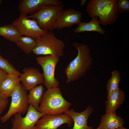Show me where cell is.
<instances>
[{
  "mask_svg": "<svg viewBox=\"0 0 129 129\" xmlns=\"http://www.w3.org/2000/svg\"><path fill=\"white\" fill-rule=\"evenodd\" d=\"M72 45L77 49L78 54L64 70L67 84L76 81L84 75L90 69L93 61L88 45L76 42L73 43Z\"/></svg>",
  "mask_w": 129,
  "mask_h": 129,
  "instance_id": "cell-1",
  "label": "cell"
},
{
  "mask_svg": "<svg viewBox=\"0 0 129 129\" xmlns=\"http://www.w3.org/2000/svg\"><path fill=\"white\" fill-rule=\"evenodd\" d=\"M86 11L91 18L99 16L100 24L104 25L114 23L119 18L116 0H90Z\"/></svg>",
  "mask_w": 129,
  "mask_h": 129,
  "instance_id": "cell-2",
  "label": "cell"
},
{
  "mask_svg": "<svg viewBox=\"0 0 129 129\" xmlns=\"http://www.w3.org/2000/svg\"><path fill=\"white\" fill-rule=\"evenodd\" d=\"M38 111L50 115H58L69 109L71 103L66 100L59 87L48 89L44 93Z\"/></svg>",
  "mask_w": 129,
  "mask_h": 129,
  "instance_id": "cell-3",
  "label": "cell"
},
{
  "mask_svg": "<svg viewBox=\"0 0 129 129\" xmlns=\"http://www.w3.org/2000/svg\"><path fill=\"white\" fill-rule=\"evenodd\" d=\"M36 40V45L32 52L35 54L54 55L59 57L63 56L65 43L56 37L52 31L47 32Z\"/></svg>",
  "mask_w": 129,
  "mask_h": 129,
  "instance_id": "cell-4",
  "label": "cell"
},
{
  "mask_svg": "<svg viewBox=\"0 0 129 129\" xmlns=\"http://www.w3.org/2000/svg\"><path fill=\"white\" fill-rule=\"evenodd\" d=\"M64 5H49L44 6L35 13L28 16L35 19L40 28L47 31L54 29V25L64 11Z\"/></svg>",
  "mask_w": 129,
  "mask_h": 129,
  "instance_id": "cell-5",
  "label": "cell"
},
{
  "mask_svg": "<svg viewBox=\"0 0 129 129\" xmlns=\"http://www.w3.org/2000/svg\"><path fill=\"white\" fill-rule=\"evenodd\" d=\"M26 91L20 83L11 96V102L7 112L0 117L1 123H6L16 113L22 114L27 112L29 105Z\"/></svg>",
  "mask_w": 129,
  "mask_h": 129,
  "instance_id": "cell-6",
  "label": "cell"
},
{
  "mask_svg": "<svg viewBox=\"0 0 129 129\" xmlns=\"http://www.w3.org/2000/svg\"><path fill=\"white\" fill-rule=\"evenodd\" d=\"M59 58L54 55H47L38 56L36 59L37 63L43 69L44 84L47 89L59 87V83L55 77V73Z\"/></svg>",
  "mask_w": 129,
  "mask_h": 129,
  "instance_id": "cell-7",
  "label": "cell"
},
{
  "mask_svg": "<svg viewBox=\"0 0 129 129\" xmlns=\"http://www.w3.org/2000/svg\"><path fill=\"white\" fill-rule=\"evenodd\" d=\"M27 15L20 14L18 18L12 24L19 31L21 35L26 36L37 40L42 37L47 32L41 29L34 19H30Z\"/></svg>",
  "mask_w": 129,
  "mask_h": 129,
  "instance_id": "cell-8",
  "label": "cell"
},
{
  "mask_svg": "<svg viewBox=\"0 0 129 129\" xmlns=\"http://www.w3.org/2000/svg\"><path fill=\"white\" fill-rule=\"evenodd\" d=\"M45 114L29 105L24 117H22L20 113L14 115V118L11 119L12 126L11 129H34L38 120Z\"/></svg>",
  "mask_w": 129,
  "mask_h": 129,
  "instance_id": "cell-9",
  "label": "cell"
},
{
  "mask_svg": "<svg viewBox=\"0 0 129 129\" xmlns=\"http://www.w3.org/2000/svg\"><path fill=\"white\" fill-rule=\"evenodd\" d=\"M37 122L34 129H57L64 124L71 127L73 122L72 118L64 113L56 115L45 114Z\"/></svg>",
  "mask_w": 129,
  "mask_h": 129,
  "instance_id": "cell-10",
  "label": "cell"
},
{
  "mask_svg": "<svg viewBox=\"0 0 129 129\" xmlns=\"http://www.w3.org/2000/svg\"><path fill=\"white\" fill-rule=\"evenodd\" d=\"M23 71L19 77L21 84L26 91H30L38 84H44L43 75L38 69L26 67Z\"/></svg>",
  "mask_w": 129,
  "mask_h": 129,
  "instance_id": "cell-11",
  "label": "cell"
},
{
  "mask_svg": "<svg viewBox=\"0 0 129 129\" xmlns=\"http://www.w3.org/2000/svg\"><path fill=\"white\" fill-rule=\"evenodd\" d=\"M20 2L18 9L20 13L26 15H33L46 5L62 4V2L59 0H22Z\"/></svg>",
  "mask_w": 129,
  "mask_h": 129,
  "instance_id": "cell-12",
  "label": "cell"
},
{
  "mask_svg": "<svg viewBox=\"0 0 129 129\" xmlns=\"http://www.w3.org/2000/svg\"><path fill=\"white\" fill-rule=\"evenodd\" d=\"M82 14L80 11L72 8L64 10L57 19L54 29H60L64 28H69L81 22Z\"/></svg>",
  "mask_w": 129,
  "mask_h": 129,
  "instance_id": "cell-13",
  "label": "cell"
},
{
  "mask_svg": "<svg viewBox=\"0 0 129 129\" xmlns=\"http://www.w3.org/2000/svg\"><path fill=\"white\" fill-rule=\"evenodd\" d=\"M94 109L91 105H88L86 109L81 112L74 111L73 109H69L64 113L70 116L72 118L74 124L70 129H93L92 126L87 125L89 116L93 113Z\"/></svg>",
  "mask_w": 129,
  "mask_h": 129,
  "instance_id": "cell-14",
  "label": "cell"
},
{
  "mask_svg": "<svg viewBox=\"0 0 129 129\" xmlns=\"http://www.w3.org/2000/svg\"><path fill=\"white\" fill-rule=\"evenodd\" d=\"M124 124V119L117 116L116 112L106 113L102 115L98 127L93 129H115L123 126Z\"/></svg>",
  "mask_w": 129,
  "mask_h": 129,
  "instance_id": "cell-15",
  "label": "cell"
},
{
  "mask_svg": "<svg viewBox=\"0 0 129 129\" xmlns=\"http://www.w3.org/2000/svg\"><path fill=\"white\" fill-rule=\"evenodd\" d=\"M125 98V93L118 87L105 102L106 113L116 112V110L123 103Z\"/></svg>",
  "mask_w": 129,
  "mask_h": 129,
  "instance_id": "cell-16",
  "label": "cell"
},
{
  "mask_svg": "<svg viewBox=\"0 0 129 129\" xmlns=\"http://www.w3.org/2000/svg\"><path fill=\"white\" fill-rule=\"evenodd\" d=\"M19 76L7 74L0 85V92L4 97H11L14 91L20 83Z\"/></svg>",
  "mask_w": 129,
  "mask_h": 129,
  "instance_id": "cell-17",
  "label": "cell"
},
{
  "mask_svg": "<svg viewBox=\"0 0 129 129\" xmlns=\"http://www.w3.org/2000/svg\"><path fill=\"white\" fill-rule=\"evenodd\" d=\"M97 18V17L92 18L91 20L87 22H81L74 29V32L76 33L87 32H97L102 35H104L105 31L100 25Z\"/></svg>",
  "mask_w": 129,
  "mask_h": 129,
  "instance_id": "cell-18",
  "label": "cell"
},
{
  "mask_svg": "<svg viewBox=\"0 0 129 129\" xmlns=\"http://www.w3.org/2000/svg\"><path fill=\"white\" fill-rule=\"evenodd\" d=\"M44 87L42 84L36 86L29 91L27 95L28 103L38 111L39 104L44 93Z\"/></svg>",
  "mask_w": 129,
  "mask_h": 129,
  "instance_id": "cell-19",
  "label": "cell"
},
{
  "mask_svg": "<svg viewBox=\"0 0 129 129\" xmlns=\"http://www.w3.org/2000/svg\"><path fill=\"white\" fill-rule=\"evenodd\" d=\"M15 43L24 53L28 55L32 52L36 45V40L29 36L21 35Z\"/></svg>",
  "mask_w": 129,
  "mask_h": 129,
  "instance_id": "cell-20",
  "label": "cell"
},
{
  "mask_svg": "<svg viewBox=\"0 0 129 129\" xmlns=\"http://www.w3.org/2000/svg\"><path fill=\"white\" fill-rule=\"evenodd\" d=\"M0 36L10 41L15 43L21 35L16 28L11 24L0 26Z\"/></svg>",
  "mask_w": 129,
  "mask_h": 129,
  "instance_id": "cell-21",
  "label": "cell"
},
{
  "mask_svg": "<svg viewBox=\"0 0 129 129\" xmlns=\"http://www.w3.org/2000/svg\"><path fill=\"white\" fill-rule=\"evenodd\" d=\"M121 80L120 73L119 71L114 70L111 72V77L108 80L106 85L107 99L119 87Z\"/></svg>",
  "mask_w": 129,
  "mask_h": 129,
  "instance_id": "cell-22",
  "label": "cell"
},
{
  "mask_svg": "<svg viewBox=\"0 0 129 129\" xmlns=\"http://www.w3.org/2000/svg\"><path fill=\"white\" fill-rule=\"evenodd\" d=\"M0 69L4 71L8 74L19 76L21 74L8 60L2 57L0 53Z\"/></svg>",
  "mask_w": 129,
  "mask_h": 129,
  "instance_id": "cell-23",
  "label": "cell"
},
{
  "mask_svg": "<svg viewBox=\"0 0 129 129\" xmlns=\"http://www.w3.org/2000/svg\"><path fill=\"white\" fill-rule=\"evenodd\" d=\"M116 5L118 13L129 12V1L127 0H116Z\"/></svg>",
  "mask_w": 129,
  "mask_h": 129,
  "instance_id": "cell-24",
  "label": "cell"
},
{
  "mask_svg": "<svg viewBox=\"0 0 129 129\" xmlns=\"http://www.w3.org/2000/svg\"><path fill=\"white\" fill-rule=\"evenodd\" d=\"M8 102V98L4 96L0 92V116L6 108Z\"/></svg>",
  "mask_w": 129,
  "mask_h": 129,
  "instance_id": "cell-25",
  "label": "cell"
},
{
  "mask_svg": "<svg viewBox=\"0 0 129 129\" xmlns=\"http://www.w3.org/2000/svg\"><path fill=\"white\" fill-rule=\"evenodd\" d=\"M7 74L5 71L0 69V85L4 80Z\"/></svg>",
  "mask_w": 129,
  "mask_h": 129,
  "instance_id": "cell-26",
  "label": "cell"
},
{
  "mask_svg": "<svg viewBox=\"0 0 129 129\" xmlns=\"http://www.w3.org/2000/svg\"><path fill=\"white\" fill-rule=\"evenodd\" d=\"M86 1V0H81V5L83 6L84 5Z\"/></svg>",
  "mask_w": 129,
  "mask_h": 129,
  "instance_id": "cell-27",
  "label": "cell"
},
{
  "mask_svg": "<svg viewBox=\"0 0 129 129\" xmlns=\"http://www.w3.org/2000/svg\"><path fill=\"white\" fill-rule=\"evenodd\" d=\"M115 129H129L126 128L124 127L123 126L118 128Z\"/></svg>",
  "mask_w": 129,
  "mask_h": 129,
  "instance_id": "cell-28",
  "label": "cell"
},
{
  "mask_svg": "<svg viewBox=\"0 0 129 129\" xmlns=\"http://www.w3.org/2000/svg\"><path fill=\"white\" fill-rule=\"evenodd\" d=\"M2 0H0V5L1 4L2 2Z\"/></svg>",
  "mask_w": 129,
  "mask_h": 129,
  "instance_id": "cell-29",
  "label": "cell"
}]
</instances>
